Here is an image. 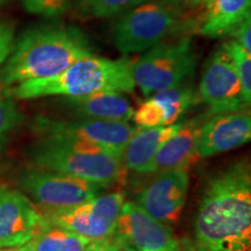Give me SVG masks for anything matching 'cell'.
I'll list each match as a JSON object with an SVG mask.
<instances>
[{"label": "cell", "mask_w": 251, "mask_h": 251, "mask_svg": "<svg viewBox=\"0 0 251 251\" xmlns=\"http://www.w3.org/2000/svg\"><path fill=\"white\" fill-rule=\"evenodd\" d=\"M180 251H251V175L248 162L229 166L207 184L194 237Z\"/></svg>", "instance_id": "1"}, {"label": "cell", "mask_w": 251, "mask_h": 251, "mask_svg": "<svg viewBox=\"0 0 251 251\" xmlns=\"http://www.w3.org/2000/svg\"><path fill=\"white\" fill-rule=\"evenodd\" d=\"M94 55L85 31L76 26L46 25L24 31L13 43L11 54L0 69V84L52 77L78 59Z\"/></svg>", "instance_id": "2"}, {"label": "cell", "mask_w": 251, "mask_h": 251, "mask_svg": "<svg viewBox=\"0 0 251 251\" xmlns=\"http://www.w3.org/2000/svg\"><path fill=\"white\" fill-rule=\"evenodd\" d=\"M131 62L128 58L111 59L93 55L78 59L61 74L31 79L11 89L18 99L42 97H79L97 92H133Z\"/></svg>", "instance_id": "3"}, {"label": "cell", "mask_w": 251, "mask_h": 251, "mask_svg": "<svg viewBox=\"0 0 251 251\" xmlns=\"http://www.w3.org/2000/svg\"><path fill=\"white\" fill-rule=\"evenodd\" d=\"M36 169L72 176L99 187L124 181L126 166L122 158L98 144L83 141L40 136L29 149Z\"/></svg>", "instance_id": "4"}, {"label": "cell", "mask_w": 251, "mask_h": 251, "mask_svg": "<svg viewBox=\"0 0 251 251\" xmlns=\"http://www.w3.org/2000/svg\"><path fill=\"white\" fill-rule=\"evenodd\" d=\"M199 25L200 20L162 0H147L120 15L113 25L112 40L121 54H140L185 36Z\"/></svg>", "instance_id": "5"}, {"label": "cell", "mask_w": 251, "mask_h": 251, "mask_svg": "<svg viewBox=\"0 0 251 251\" xmlns=\"http://www.w3.org/2000/svg\"><path fill=\"white\" fill-rule=\"evenodd\" d=\"M198 55L190 37L159 43L131 62V77L143 94H155L184 83L194 75Z\"/></svg>", "instance_id": "6"}, {"label": "cell", "mask_w": 251, "mask_h": 251, "mask_svg": "<svg viewBox=\"0 0 251 251\" xmlns=\"http://www.w3.org/2000/svg\"><path fill=\"white\" fill-rule=\"evenodd\" d=\"M125 202L124 193L113 192L70 208L46 211L43 216L50 225L67 229L90 241L108 240L114 235Z\"/></svg>", "instance_id": "7"}, {"label": "cell", "mask_w": 251, "mask_h": 251, "mask_svg": "<svg viewBox=\"0 0 251 251\" xmlns=\"http://www.w3.org/2000/svg\"><path fill=\"white\" fill-rule=\"evenodd\" d=\"M19 186L47 211L80 205L99 192V186L90 181L36 168L20 176Z\"/></svg>", "instance_id": "8"}, {"label": "cell", "mask_w": 251, "mask_h": 251, "mask_svg": "<svg viewBox=\"0 0 251 251\" xmlns=\"http://www.w3.org/2000/svg\"><path fill=\"white\" fill-rule=\"evenodd\" d=\"M200 101L208 107V115L249 111L241 81L230 59L220 47L207 59L199 90Z\"/></svg>", "instance_id": "9"}, {"label": "cell", "mask_w": 251, "mask_h": 251, "mask_svg": "<svg viewBox=\"0 0 251 251\" xmlns=\"http://www.w3.org/2000/svg\"><path fill=\"white\" fill-rule=\"evenodd\" d=\"M34 130L39 136L61 137L98 144L122 158L125 147L135 128L128 122L99 120H55L39 118L34 122Z\"/></svg>", "instance_id": "10"}, {"label": "cell", "mask_w": 251, "mask_h": 251, "mask_svg": "<svg viewBox=\"0 0 251 251\" xmlns=\"http://www.w3.org/2000/svg\"><path fill=\"white\" fill-rule=\"evenodd\" d=\"M113 238L135 251H180L170 226L157 221L131 201L122 206Z\"/></svg>", "instance_id": "11"}, {"label": "cell", "mask_w": 251, "mask_h": 251, "mask_svg": "<svg viewBox=\"0 0 251 251\" xmlns=\"http://www.w3.org/2000/svg\"><path fill=\"white\" fill-rule=\"evenodd\" d=\"M47 225L45 216L24 193L0 186V248L25 246Z\"/></svg>", "instance_id": "12"}, {"label": "cell", "mask_w": 251, "mask_h": 251, "mask_svg": "<svg viewBox=\"0 0 251 251\" xmlns=\"http://www.w3.org/2000/svg\"><path fill=\"white\" fill-rule=\"evenodd\" d=\"M139 196L141 208L164 225L178 222L188 190L186 170L157 172Z\"/></svg>", "instance_id": "13"}, {"label": "cell", "mask_w": 251, "mask_h": 251, "mask_svg": "<svg viewBox=\"0 0 251 251\" xmlns=\"http://www.w3.org/2000/svg\"><path fill=\"white\" fill-rule=\"evenodd\" d=\"M251 139L249 111L221 113L208 117L200 131L198 153L201 158L238 148Z\"/></svg>", "instance_id": "14"}, {"label": "cell", "mask_w": 251, "mask_h": 251, "mask_svg": "<svg viewBox=\"0 0 251 251\" xmlns=\"http://www.w3.org/2000/svg\"><path fill=\"white\" fill-rule=\"evenodd\" d=\"M208 117V114L200 115L181 124L179 130L157 152L147 174L174 170L187 171L188 166L200 158L198 153L200 131Z\"/></svg>", "instance_id": "15"}, {"label": "cell", "mask_w": 251, "mask_h": 251, "mask_svg": "<svg viewBox=\"0 0 251 251\" xmlns=\"http://www.w3.org/2000/svg\"><path fill=\"white\" fill-rule=\"evenodd\" d=\"M181 124L177 122L171 126L135 128L122 153V162L126 169L139 174H147L157 152L179 130Z\"/></svg>", "instance_id": "16"}, {"label": "cell", "mask_w": 251, "mask_h": 251, "mask_svg": "<svg viewBox=\"0 0 251 251\" xmlns=\"http://www.w3.org/2000/svg\"><path fill=\"white\" fill-rule=\"evenodd\" d=\"M65 103L77 117L87 120L128 122L134 114L130 102L119 92L65 97Z\"/></svg>", "instance_id": "17"}, {"label": "cell", "mask_w": 251, "mask_h": 251, "mask_svg": "<svg viewBox=\"0 0 251 251\" xmlns=\"http://www.w3.org/2000/svg\"><path fill=\"white\" fill-rule=\"evenodd\" d=\"M251 15V0H212L200 20L199 33L209 39L230 36Z\"/></svg>", "instance_id": "18"}, {"label": "cell", "mask_w": 251, "mask_h": 251, "mask_svg": "<svg viewBox=\"0 0 251 251\" xmlns=\"http://www.w3.org/2000/svg\"><path fill=\"white\" fill-rule=\"evenodd\" d=\"M151 98L158 102L164 111V126L177 124L184 113L200 101L199 93L190 80L170 89L159 91Z\"/></svg>", "instance_id": "19"}, {"label": "cell", "mask_w": 251, "mask_h": 251, "mask_svg": "<svg viewBox=\"0 0 251 251\" xmlns=\"http://www.w3.org/2000/svg\"><path fill=\"white\" fill-rule=\"evenodd\" d=\"M90 242L89 238L48 222L27 247L29 251H83Z\"/></svg>", "instance_id": "20"}, {"label": "cell", "mask_w": 251, "mask_h": 251, "mask_svg": "<svg viewBox=\"0 0 251 251\" xmlns=\"http://www.w3.org/2000/svg\"><path fill=\"white\" fill-rule=\"evenodd\" d=\"M147 0H76L74 13L80 20L118 17Z\"/></svg>", "instance_id": "21"}, {"label": "cell", "mask_w": 251, "mask_h": 251, "mask_svg": "<svg viewBox=\"0 0 251 251\" xmlns=\"http://www.w3.org/2000/svg\"><path fill=\"white\" fill-rule=\"evenodd\" d=\"M221 48L230 59L236 71L238 79L242 86L244 99L248 103L251 102V52L243 49L236 41L228 40L222 43Z\"/></svg>", "instance_id": "22"}, {"label": "cell", "mask_w": 251, "mask_h": 251, "mask_svg": "<svg viewBox=\"0 0 251 251\" xmlns=\"http://www.w3.org/2000/svg\"><path fill=\"white\" fill-rule=\"evenodd\" d=\"M23 121L11 91L0 84V147Z\"/></svg>", "instance_id": "23"}, {"label": "cell", "mask_w": 251, "mask_h": 251, "mask_svg": "<svg viewBox=\"0 0 251 251\" xmlns=\"http://www.w3.org/2000/svg\"><path fill=\"white\" fill-rule=\"evenodd\" d=\"M133 119L141 128L159 127L164 126V111L158 102L150 98L134 111Z\"/></svg>", "instance_id": "24"}, {"label": "cell", "mask_w": 251, "mask_h": 251, "mask_svg": "<svg viewBox=\"0 0 251 251\" xmlns=\"http://www.w3.org/2000/svg\"><path fill=\"white\" fill-rule=\"evenodd\" d=\"M29 13L55 18L63 15L70 7L71 0H20Z\"/></svg>", "instance_id": "25"}, {"label": "cell", "mask_w": 251, "mask_h": 251, "mask_svg": "<svg viewBox=\"0 0 251 251\" xmlns=\"http://www.w3.org/2000/svg\"><path fill=\"white\" fill-rule=\"evenodd\" d=\"M14 43V29L9 24L0 23V67L11 54Z\"/></svg>", "instance_id": "26"}, {"label": "cell", "mask_w": 251, "mask_h": 251, "mask_svg": "<svg viewBox=\"0 0 251 251\" xmlns=\"http://www.w3.org/2000/svg\"><path fill=\"white\" fill-rule=\"evenodd\" d=\"M251 15L241 23L230 34L231 40L246 49L248 52H251Z\"/></svg>", "instance_id": "27"}, {"label": "cell", "mask_w": 251, "mask_h": 251, "mask_svg": "<svg viewBox=\"0 0 251 251\" xmlns=\"http://www.w3.org/2000/svg\"><path fill=\"white\" fill-rule=\"evenodd\" d=\"M124 247L120 246L114 238L102 241H91L83 251H122Z\"/></svg>", "instance_id": "28"}, {"label": "cell", "mask_w": 251, "mask_h": 251, "mask_svg": "<svg viewBox=\"0 0 251 251\" xmlns=\"http://www.w3.org/2000/svg\"><path fill=\"white\" fill-rule=\"evenodd\" d=\"M211 2L212 0H184L183 9L185 13L191 17L200 15L201 18Z\"/></svg>", "instance_id": "29"}, {"label": "cell", "mask_w": 251, "mask_h": 251, "mask_svg": "<svg viewBox=\"0 0 251 251\" xmlns=\"http://www.w3.org/2000/svg\"><path fill=\"white\" fill-rule=\"evenodd\" d=\"M162 1H164V2H166V4L174 6V7H176V8L184 11V9H183L184 0H162Z\"/></svg>", "instance_id": "30"}, {"label": "cell", "mask_w": 251, "mask_h": 251, "mask_svg": "<svg viewBox=\"0 0 251 251\" xmlns=\"http://www.w3.org/2000/svg\"><path fill=\"white\" fill-rule=\"evenodd\" d=\"M0 251H29L27 244L20 247H9V248H0Z\"/></svg>", "instance_id": "31"}, {"label": "cell", "mask_w": 251, "mask_h": 251, "mask_svg": "<svg viewBox=\"0 0 251 251\" xmlns=\"http://www.w3.org/2000/svg\"><path fill=\"white\" fill-rule=\"evenodd\" d=\"M122 251H135V250L129 249V248H124V249H122Z\"/></svg>", "instance_id": "32"}, {"label": "cell", "mask_w": 251, "mask_h": 251, "mask_svg": "<svg viewBox=\"0 0 251 251\" xmlns=\"http://www.w3.org/2000/svg\"><path fill=\"white\" fill-rule=\"evenodd\" d=\"M7 1V0H0V5H2V4H5V2Z\"/></svg>", "instance_id": "33"}]
</instances>
